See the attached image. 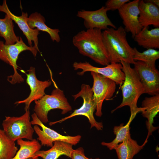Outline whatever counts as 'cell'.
<instances>
[{
    "label": "cell",
    "mask_w": 159,
    "mask_h": 159,
    "mask_svg": "<svg viewBox=\"0 0 159 159\" xmlns=\"http://www.w3.org/2000/svg\"><path fill=\"white\" fill-rule=\"evenodd\" d=\"M31 122L34 125V131L38 136L37 140L40 142L42 146L52 147L54 143L59 141L64 142L72 145H75L80 141L81 136H64L45 126L39 119L34 112L32 115Z\"/></svg>",
    "instance_id": "8"
},
{
    "label": "cell",
    "mask_w": 159,
    "mask_h": 159,
    "mask_svg": "<svg viewBox=\"0 0 159 159\" xmlns=\"http://www.w3.org/2000/svg\"><path fill=\"white\" fill-rule=\"evenodd\" d=\"M135 70L144 88L145 93L153 96L159 94V72L155 66L140 61L135 62Z\"/></svg>",
    "instance_id": "11"
},
{
    "label": "cell",
    "mask_w": 159,
    "mask_h": 159,
    "mask_svg": "<svg viewBox=\"0 0 159 159\" xmlns=\"http://www.w3.org/2000/svg\"><path fill=\"white\" fill-rule=\"evenodd\" d=\"M138 45L148 49L159 48V27L150 30L149 26L143 27L134 38Z\"/></svg>",
    "instance_id": "19"
},
{
    "label": "cell",
    "mask_w": 159,
    "mask_h": 159,
    "mask_svg": "<svg viewBox=\"0 0 159 159\" xmlns=\"http://www.w3.org/2000/svg\"><path fill=\"white\" fill-rule=\"evenodd\" d=\"M122 70L125 75V79L121 86L122 99L121 103L112 111L113 112L117 109L127 106L130 108V116L135 117L137 113L144 110L142 107L137 105L140 96L145 93V90L139 77L134 68L130 64L121 61Z\"/></svg>",
    "instance_id": "3"
},
{
    "label": "cell",
    "mask_w": 159,
    "mask_h": 159,
    "mask_svg": "<svg viewBox=\"0 0 159 159\" xmlns=\"http://www.w3.org/2000/svg\"><path fill=\"white\" fill-rule=\"evenodd\" d=\"M74 70L80 69L82 71L77 74L82 75L87 72H94L113 81L116 85H121L125 79V75L122 70L120 63H111L105 67H99L94 66L89 62H75L73 64Z\"/></svg>",
    "instance_id": "10"
},
{
    "label": "cell",
    "mask_w": 159,
    "mask_h": 159,
    "mask_svg": "<svg viewBox=\"0 0 159 159\" xmlns=\"http://www.w3.org/2000/svg\"><path fill=\"white\" fill-rule=\"evenodd\" d=\"M138 19L143 27L152 25L155 28L159 27V8L155 5L140 0Z\"/></svg>",
    "instance_id": "16"
},
{
    "label": "cell",
    "mask_w": 159,
    "mask_h": 159,
    "mask_svg": "<svg viewBox=\"0 0 159 159\" xmlns=\"http://www.w3.org/2000/svg\"><path fill=\"white\" fill-rule=\"evenodd\" d=\"M17 144L20 146L15 156L11 159H27L32 158L34 154L39 150L42 145L38 140L33 139L31 140L19 139L17 140Z\"/></svg>",
    "instance_id": "22"
},
{
    "label": "cell",
    "mask_w": 159,
    "mask_h": 159,
    "mask_svg": "<svg viewBox=\"0 0 159 159\" xmlns=\"http://www.w3.org/2000/svg\"><path fill=\"white\" fill-rule=\"evenodd\" d=\"M93 80L92 88L93 98L96 103L95 115L101 117L102 115V106L104 100L110 99L115 91L116 84L112 80L97 73L91 72Z\"/></svg>",
    "instance_id": "9"
},
{
    "label": "cell",
    "mask_w": 159,
    "mask_h": 159,
    "mask_svg": "<svg viewBox=\"0 0 159 159\" xmlns=\"http://www.w3.org/2000/svg\"><path fill=\"white\" fill-rule=\"evenodd\" d=\"M72 42L83 55L102 65L106 66L110 63L100 29L81 31L73 37Z\"/></svg>",
    "instance_id": "1"
},
{
    "label": "cell",
    "mask_w": 159,
    "mask_h": 159,
    "mask_svg": "<svg viewBox=\"0 0 159 159\" xmlns=\"http://www.w3.org/2000/svg\"><path fill=\"white\" fill-rule=\"evenodd\" d=\"M72 145L61 141H56L50 149L46 150H39L34 155L33 159H38L40 157L43 159H57L62 155L71 158L73 151Z\"/></svg>",
    "instance_id": "18"
},
{
    "label": "cell",
    "mask_w": 159,
    "mask_h": 159,
    "mask_svg": "<svg viewBox=\"0 0 159 159\" xmlns=\"http://www.w3.org/2000/svg\"><path fill=\"white\" fill-rule=\"evenodd\" d=\"M133 49V59L135 61H141L149 65L155 66V62L159 58L158 50L150 48L141 52L136 47Z\"/></svg>",
    "instance_id": "26"
},
{
    "label": "cell",
    "mask_w": 159,
    "mask_h": 159,
    "mask_svg": "<svg viewBox=\"0 0 159 159\" xmlns=\"http://www.w3.org/2000/svg\"><path fill=\"white\" fill-rule=\"evenodd\" d=\"M30 51L35 57L37 50L34 46H27L21 38L14 44L6 45L4 42L0 41V59L12 66L14 70L13 75L8 77V80L12 84L20 83L24 81V79L17 72L18 66L16 62L19 54L26 50Z\"/></svg>",
    "instance_id": "6"
},
{
    "label": "cell",
    "mask_w": 159,
    "mask_h": 159,
    "mask_svg": "<svg viewBox=\"0 0 159 159\" xmlns=\"http://www.w3.org/2000/svg\"><path fill=\"white\" fill-rule=\"evenodd\" d=\"M147 142L145 140L142 145H139L137 141L132 139L131 136L127 138L118 144L115 150L118 159H132L143 148Z\"/></svg>",
    "instance_id": "20"
},
{
    "label": "cell",
    "mask_w": 159,
    "mask_h": 159,
    "mask_svg": "<svg viewBox=\"0 0 159 159\" xmlns=\"http://www.w3.org/2000/svg\"><path fill=\"white\" fill-rule=\"evenodd\" d=\"M71 158L72 159H100L99 158L92 159L86 157L85 154L84 150L82 147L74 149Z\"/></svg>",
    "instance_id": "28"
},
{
    "label": "cell",
    "mask_w": 159,
    "mask_h": 159,
    "mask_svg": "<svg viewBox=\"0 0 159 159\" xmlns=\"http://www.w3.org/2000/svg\"><path fill=\"white\" fill-rule=\"evenodd\" d=\"M145 2L153 4L158 7H159V0H144Z\"/></svg>",
    "instance_id": "29"
},
{
    "label": "cell",
    "mask_w": 159,
    "mask_h": 159,
    "mask_svg": "<svg viewBox=\"0 0 159 159\" xmlns=\"http://www.w3.org/2000/svg\"><path fill=\"white\" fill-rule=\"evenodd\" d=\"M29 110L19 117L5 116L2 123L3 130L11 140H33L34 132L30 121Z\"/></svg>",
    "instance_id": "7"
},
{
    "label": "cell",
    "mask_w": 159,
    "mask_h": 159,
    "mask_svg": "<svg viewBox=\"0 0 159 159\" xmlns=\"http://www.w3.org/2000/svg\"><path fill=\"white\" fill-rule=\"evenodd\" d=\"M72 96L74 100L79 97L82 98L83 103L82 106L75 110L68 116L59 120L50 122L49 125L51 126L57 123H60L74 116L82 115L86 116L88 119L91 125V128L95 127L98 130H102L103 128L102 123L97 122L94 117V113L96 110V106L93 98V92L90 86L87 84H82L80 91Z\"/></svg>",
    "instance_id": "5"
},
{
    "label": "cell",
    "mask_w": 159,
    "mask_h": 159,
    "mask_svg": "<svg viewBox=\"0 0 159 159\" xmlns=\"http://www.w3.org/2000/svg\"><path fill=\"white\" fill-rule=\"evenodd\" d=\"M139 0H134L125 4L118 10L126 32H130L134 38L142 29L138 18Z\"/></svg>",
    "instance_id": "13"
},
{
    "label": "cell",
    "mask_w": 159,
    "mask_h": 159,
    "mask_svg": "<svg viewBox=\"0 0 159 159\" xmlns=\"http://www.w3.org/2000/svg\"><path fill=\"white\" fill-rule=\"evenodd\" d=\"M129 0H108L105 3V6L109 11L118 10Z\"/></svg>",
    "instance_id": "27"
},
{
    "label": "cell",
    "mask_w": 159,
    "mask_h": 159,
    "mask_svg": "<svg viewBox=\"0 0 159 159\" xmlns=\"http://www.w3.org/2000/svg\"><path fill=\"white\" fill-rule=\"evenodd\" d=\"M0 11L5 13L17 24L26 37L29 46H32L33 41L34 43V46L38 51L40 52L38 47V36L39 34V31L37 28L31 29L28 26L27 23V19L28 17L27 13L22 12L21 15L19 16L14 15L9 9L5 0H4L2 5H0Z\"/></svg>",
    "instance_id": "15"
},
{
    "label": "cell",
    "mask_w": 159,
    "mask_h": 159,
    "mask_svg": "<svg viewBox=\"0 0 159 159\" xmlns=\"http://www.w3.org/2000/svg\"><path fill=\"white\" fill-rule=\"evenodd\" d=\"M33 159V158H29L28 159Z\"/></svg>",
    "instance_id": "30"
},
{
    "label": "cell",
    "mask_w": 159,
    "mask_h": 159,
    "mask_svg": "<svg viewBox=\"0 0 159 159\" xmlns=\"http://www.w3.org/2000/svg\"><path fill=\"white\" fill-rule=\"evenodd\" d=\"M34 111L43 123L48 122V114L51 110L59 109L63 115L71 111L72 108L64 94V91L56 87L50 95L45 94L41 99L34 101Z\"/></svg>",
    "instance_id": "4"
},
{
    "label": "cell",
    "mask_w": 159,
    "mask_h": 159,
    "mask_svg": "<svg viewBox=\"0 0 159 159\" xmlns=\"http://www.w3.org/2000/svg\"><path fill=\"white\" fill-rule=\"evenodd\" d=\"M108 9L105 6L95 11L82 10L78 11L77 16L84 19V24L87 29H98L105 30L108 27L117 29L107 14Z\"/></svg>",
    "instance_id": "12"
},
{
    "label": "cell",
    "mask_w": 159,
    "mask_h": 159,
    "mask_svg": "<svg viewBox=\"0 0 159 159\" xmlns=\"http://www.w3.org/2000/svg\"><path fill=\"white\" fill-rule=\"evenodd\" d=\"M103 42L111 63L123 61L134 64L133 48L128 43L126 32L120 26L117 29L108 28L102 32Z\"/></svg>",
    "instance_id": "2"
},
{
    "label": "cell",
    "mask_w": 159,
    "mask_h": 159,
    "mask_svg": "<svg viewBox=\"0 0 159 159\" xmlns=\"http://www.w3.org/2000/svg\"><path fill=\"white\" fill-rule=\"evenodd\" d=\"M26 75V82L29 86L30 93L29 96L25 99L16 101L15 104L17 105L24 103L25 111L29 110L31 103L33 101L40 99L45 95V90L52 84L49 80L41 81L36 77L34 67H31L28 71Z\"/></svg>",
    "instance_id": "14"
},
{
    "label": "cell",
    "mask_w": 159,
    "mask_h": 159,
    "mask_svg": "<svg viewBox=\"0 0 159 159\" xmlns=\"http://www.w3.org/2000/svg\"><path fill=\"white\" fill-rule=\"evenodd\" d=\"M18 150L15 142L0 128V159H11Z\"/></svg>",
    "instance_id": "25"
},
{
    "label": "cell",
    "mask_w": 159,
    "mask_h": 159,
    "mask_svg": "<svg viewBox=\"0 0 159 159\" xmlns=\"http://www.w3.org/2000/svg\"><path fill=\"white\" fill-rule=\"evenodd\" d=\"M45 21L44 17L37 12L32 14L27 19V23L31 29L36 27L39 31L47 32L53 42H59L61 39L59 34L60 31L58 29L49 28L45 24Z\"/></svg>",
    "instance_id": "21"
},
{
    "label": "cell",
    "mask_w": 159,
    "mask_h": 159,
    "mask_svg": "<svg viewBox=\"0 0 159 159\" xmlns=\"http://www.w3.org/2000/svg\"><path fill=\"white\" fill-rule=\"evenodd\" d=\"M142 107L144 109V110L141 112L142 115L148 120L146 125L148 134L146 139L147 140L152 132L156 129L153 124L154 118L159 112V94L145 97L142 102Z\"/></svg>",
    "instance_id": "17"
},
{
    "label": "cell",
    "mask_w": 159,
    "mask_h": 159,
    "mask_svg": "<svg viewBox=\"0 0 159 159\" xmlns=\"http://www.w3.org/2000/svg\"><path fill=\"white\" fill-rule=\"evenodd\" d=\"M0 36L4 38L6 45L14 44L20 39L14 33L13 20L6 14L4 18H0Z\"/></svg>",
    "instance_id": "23"
},
{
    "label": "cell",
    "mask_w": 159,
    "mask_h": 159,
    "mask_svg": "<svg viewBox=\"0 0 159 159\" xmlns=\"http://www.w3.org/2000/svg\"><path fill=\"white\" fill-rule=\"evenodd\" d=\"M134 118L130 116L128 122L125 125H124L123 123H122L119 126H115L113 128V132L116 135L115 138L109 143L103 142L101 143V145L106 146L110 150L115 149L118 144L130 137V126Z\"/></svg>",
    "instance_id": "24"
}]
</instances>
